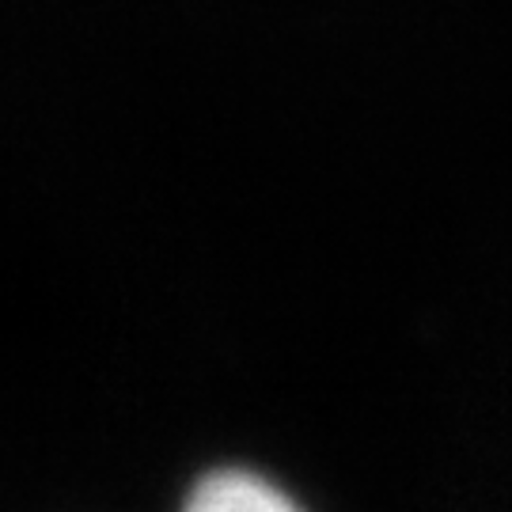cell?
I'll return each instance as SVG.
<instances>
[{
	"mask_svg": "<svg viewBox=\"0 0 512 512\" xmlns=\"http://www.w3.org/2000/svg\"><path fill=\"white\" fill-rule=\"evenodd\" d=\"M183 512H304L293 497L270 478L251 475V471H213L205 475Z\"/></svg>",
	"mask_w": 512,
	"mask_h": 512,
	"instance_id": "cell-1",
	"label": "cell"
}]
</instances>
